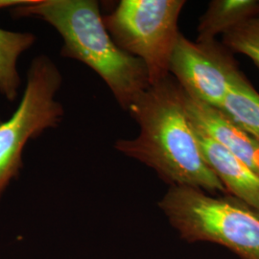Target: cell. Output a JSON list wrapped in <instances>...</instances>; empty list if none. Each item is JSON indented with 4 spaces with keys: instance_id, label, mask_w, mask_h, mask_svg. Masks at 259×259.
Wrapping results in <instances>:
<instances>
[{
    "instance_id": "1",
    "label": "cell",
    "mask_w": 259,
    "mask_h": 259,
    "mask_svg": "<svg viewBox=\"0 0 259 259\" xmlns=\"http://www.w3.org/2000/svg\"><path fill=\"white\" fill-rule=\"evenodd\" d=\"M139 126L133 139H118L121 154L153 169L169 186L228 194L207 165L185 108V92L170 75L150 85L129 108Z\"/></svg>"
},
{
    "instance_id": "2",
    "label": "cell",
    "mask_w": 259,
    "mask_h": 259,
    "mask_svg": "<svg viewBox=\"0 0 259 259\" xmlns=\"http://www.w3.org/2000/svg\"><path fill=\"white\" fill-rule=\"evenodd\" d=\"M12 14L16 18L42 19L55 28L64 40L62 55L94 70L125 111L150 87L144 64L112 40L97 1L28 0Z\"/></svg>"
},
{
    "instance_id": "3",
    "label": "cell",
    "mask_w": 259,
    "mask_h": 259,
    "mask_svg": "<svg viewBox=\"0 0 259 259\" xmlns=\"http://www.w3.org/2000/svg\"><path fill=\"white\" fill-rule=\"evenodd\" d=\"M157 205L183 240L217 244L241 259H259V209L240 199L169 186Z\"/></svg>"
},
{
    "instance_id": "4",
    "label": "cell",
    "mask_w": 259,
    "mask_h": 259,
    "mask_svg": "<svg viewBox=\"0 0 259 259\" xmlns=\"http://www.w3.org/2000/svg\"><path fill=\"white\" fill-rule=\"evenodd\" d=\"M185 0H122L103 18L114 44L139 59L150 85L170 76V63L180 36L178 21Z\"/></svg>"
},
{
    "instance_id": "5",
    "label": "cell",
    "mask_w": 259,
    "mask_h": 259,
    "mask_svg": "<svg viewBox=\"0 0 259 259\" xmlns=\"http://www.w3.org/2000/svg\"><path fill=\"white\" fill-rule=\"evenodd\" d=\"M62 81V74L50 58L39 55L32 61L18 109L0 124V198L19 175L28 141L56 128L63 119L64 108L55 99Z\"/></svg>"
},
{
    "instance_id": "6",
    "label": "cell",
    "mask_w": 259,
    "mask_h": 259,
    "mask_svg": "<svg viewBox=\"0 0 259 259\" xmlns=\"http://www.w3.org/2000/svg\"><path fill=\"white\" fill-rule=\"evenodd\" d=\"M170 75L189 97L221 108L232 87L245 77L232 52L217 39L192 41L180 34Z\"/></svg>"
},
{
    "instance_id": "7",
    "label": "cell",
    "mask_w": 259,
    "mask_h": 259,
    "mask_svg": "<svg viewBox=\"0 0 259 259\" xmlns=\"http://www.w3.org/2000/svg\"><path fill=\"white\" fill-rule=\"evenodd\" d=\"M188 118L203 132L253 170L259 176V141L220 108L197 101L185 93Z\"/></svg>"
},
{
    "instance_id": "8",
    "label": "cell",
    "mask_w": 259,
    "mask_h": 259,
    "mask_svg": "<svg viewBox=\"0 0 259 259\" xmlns=\"http://www.w3.org/2000/svg\"><path fill=\"white\" fill-rule=\"evenodd\" d=\"M193 128L207 165L227 193L259 209L258 175L240 158L209 139L200 130L194 126Z\"/></svg>"
},
{
    "instance_id": "9",
    "label": "cell",
    "mask_w": 259,
    "mask_h": 259,
    "mask_svg": "<svg viewBox=\"0 0 259 259\" xmlns=\"http://www.w3.org/2000/svg\"><path fill=\"white\" fill-rule=\"evenodd\" d=\"M254 19H259V0H212L200 18L196 40H215Z\"/></svg>"
},
{
    "instance_id": "10",
    "label": "cell",
    "mask_w": 259,
    "mask_h": 259,
    "mask_svg": "<svg viewBox=\"0 0 259 259\" xmlns=\"http://www.w3.org/2000/svg\"><path fill=\"white\" fill-rule=\"evenodd\" d=\"M37 37L32 33L12 32L0 28V93L9 101H15L20 87L18 61L22 53L35 45Z\"/></svg>"
},
{
    "instance_id": "11",
    "label": "cell",
    "mask_w": 259,
    "mask_h": 259,
    "mask_svg": "<svg viewBox=\"0 0 259 259\" xmlns=\"http://www.w3.org/2000/svg\"><path fill=\"white\" fill-rule=\"evenodd\" d=\"M220 109L259 141V93L246 77L230 90Z\"/></svg>"
},
{
    "instance_id": "12",
    "label": "cell",
    "mask_w": 259,
    "mask_h": 259,
    "mask_svg": "<svg viewBox=\"0 0 259 259\" xmlns=\"http://www.w3.org/2000/svg\"><path fill=\"white\" fill-rule=\"evenodd\" d=\"M222 44L232 53L250 58L259 68V19H251L223 35Z\"/></svg>"
}]
</instances>
